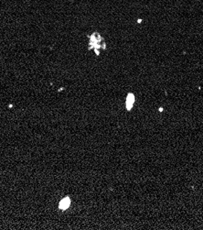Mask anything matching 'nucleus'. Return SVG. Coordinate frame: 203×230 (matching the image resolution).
<instances>
[{
    "mask_svg": "<svg viewBox=\"0 0 203 230\" xmlns=\"http://www.w3.org/2000/svg\"><path fill=\"white\" fill-rule=\"evenodd\" d=\"M70 203H71V201H70V198L69 196L64 197L63 199L61 200V202H60V204H59V208H60L61 210H62V211L67 210V209L70 207Z\"/></svg>",
    "mask_w": 203,
    "mask_h": 230,
    "instance_id": "f257e3e1",
    "label": "nucleus"
},
{
    "mask_svg": "<svg viewBox=\"0 0 203 230\" xmlns=\"http://www.w3.org/2000/svg\"><path fill=\"white\" fill-rule=\"evenodd\" d=\"M135 103V96L133 94H128L126 97V109L131 110L133 108V105Z\"/></svg>",
    "mask_w": 203,
    "mask_h": 230,
    "instance_id": "f03ea898",
    "label": "nucleus"
}]
</instances>
